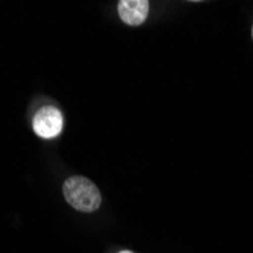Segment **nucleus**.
<instances>
[{
  "label": "nucleus",
  "mask_w": 253,
  "mask_h": 253,
  "mask_svg": "<svg viewBox=\"0 0 253 253\" xmlns=\"http://www.w3.org/2000/svg\"><path fill=\"white\" fill-rule=\"evenodd\" d=\"M62 114L55 106H42L38 109L32 120L34 132L44 140H50V138L58 136L62 132Z\"/></svg>",
  "instance_id": "2"
},
{
  "label": "nucleus",
  "mask_w": 253,
  "mask_h": 253,
  "mask_svg": "<svg viewBox=\"0 0 253 253\" xmlns=\"http://www.w3.org/2000/svg\"><path fill=\"white\" fill-rule=\"evenodd\" d=\"M149 14L147 0H122L119 2V15L129 26H140Z\"/></svg>",
  "instance_id": "3"
},
{
  "label": "nucleus",
  "mask_w": 253,
  "mask_h": 253,
  "mask_svg": "<svg viewBox=\"0 0 253 253\" xmlns=\"http://www.w3.org/2000/svg\"><path fill=\"white\" fill-rule=\"evenodd\" d=\"M119 253H133V252H130V250H122V252H119Z\"/></svg>",
  "instance_id": "4"
},
{
  "label": "nucleus",
  "mask_w": 253,
  "mask_h": 253,
  "mask_svg": "<svg viewBox=\"0 0 253 253\" xmlns=\"http://www.w3.org/2000/svg\"><path fill=\"white\" fill-rule=\"evenodd\" d=\"M252 37H253V29H252Z\"/></svg>",
  "instance_id": "5"
},
{
  "label": "nucleus",
  "mask_w": 253,
  "mask_h": 253,
  "mask_svg": "<svg viewBox=\"0 0 253 253\" xmlns=\"http://www.w3.org/2000/svg\"><path fill=\"white\" fill-rule=\"evenodd\" d=\"M62 193L67 203L82 212H94L102 205V194L96 183L84 176L68 177L62 185Z\"/></svg>",
  "instance_id": "1"
}]
</instances>
